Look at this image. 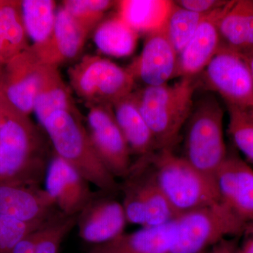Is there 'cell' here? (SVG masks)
I'll use <instances>...</instances> for the list:
<instances>
[{"instance_id": "29", "label": "cell", "mask_w": 253, "mask_h": 253, "mask_svg": "<svg viewBox=\"0 0 253 253\" xmlns=\"http://www.w3.org/2000/svg\"><path fill=\"white\" fill-rule=\"evenodd\" d=\"M226 106L229 135L236 147L253 163V111L231 104Z\"/></svg>"}, {"instance_id": "5", "label": "cell", "mask_w": 253, "mask_h": 253, "mask_svg": "<svg viewBox=\"0 0 253 253\" xmlns=\"http://www.w3.org/2000/svg\"><path fill=\"white\" fill-rule=\"evenodd\" d=\"M224 111L212 95L194 101L186 122L184 156L201 172L214 178L227 156L223 129Z\"/></svg>"}, {"instance_id": "27", "label": "cell", "mask_w": 253, "mask_h": 253, "mask_svg": "<svg viewBox=\"0 0 253 253\" xmlns=\"http://www.w3.org/2000/svg\"><path fill=\"white\" fill-rule=\"evenodd\" d=\"M208 14H199L184 9L177 6L173 1L170 12L163 28L177 54L189 42L199 25Z\"/></svg>"}, {"instance_id": "24", "label": "cell", "mask_w": 253, "mask_h": 253, "mask_svg": "<svg viewBox=\"0 0 253 253\" xmlns=\"http://www.w3.org/2000/svg\"><path fill=\"white\" fill-rule=\"evenodd\" d=\"M59 111L77 112L57 67L47 66L37 93L33 111L42 126L50 115Z\"/></svg>"}, {"instance_id": "16", "label": "cell", "mask_w": 253, "mask_h": 253, "mask_svg": "<svg viewBox=\"0 0 253 253\" xmlns=\"http://www.w3.org/2000/svg\"><path fill=\"white\" fill-rule=\"evenodd\" d=\"M230 1L203 20L191 41L178 54L176 77L197 78L220 49L218 22Z\"/></svg>"}, {"instance_id": "36", "label": "cell", "mask_w": 253, "mask_h": 253, "mask_svg": "<svg viewBox=\"0 0 253 253\" xmlns=\"http://www.w3.org/2000/svg\"><path fill=\"white\" fill-rule=\"evenodd\" d=\"M7 100L5 99L4 96L0 92V128H1V123L4 118L5 110H6Z\"/></svg>"}, {"instance_id": "15", "label": "cell", "mask_w": 253, "mask_h": 253, "mask_svg": "<svg viewBox=\"0 0 253 253\" xmlns=\"http://www.w3.org/2000/svg\"><path fill=\"white\" fill-rule=\"evenodd\" d=\"M177 59V53L163 28L148 35L140 56L128 71L146 86L163 85L176 77Z\"/></svg>"}, {"instance_id": "6", "label": "cell", "mask_w": 253, "mask_h": 253, "mask_svg": "<svg viewBox=\"0 0 253 253\" xmlns=\"http://www.w3.org/2000/svg\"><path fill=\"white\" fill-rule=\"evenodd\" d=\"M169 253H204L222 240L238 237L244 221L220 201L179 214Z\"/></svg>"}, {"instance_id": "22", "label": "cell", "mask_w": 253, "mask_h": 253, "mask_svg": "<svg viewBox=\"0 0 253 253\" xmlns=\"http://www.w3.org/2000/svg\"><path fill=\"white\" fill-rule=\"evenodd\" d=\"M173 1L123 0L116 3L118 15L138 35H149L165 26Z\"/></svg>"}, {"instance_id": "11", "label": "cell", "mask_w": 253, "mask_h": 253, "mask_svg": "<svg viewBox=\"0 0 253 253\" xmlns=\"http://www.w3.org/2000/svg\"><path fill=\"white\" fill-rule=\"evenodd\" d=\"M47 66L30 46L4 65L0 77V92L15 109L28 116L33 111Z\"/></svg>"}, {"instance_id": "9", "label": "cell", "mask_w": 253, "mask_h": 253, "mask_svg": "<svg viewBox=\"0 0 253 253\" xmlns=\"http://www.w3.org/2000/svg\"><path fill=\"white\" fill-rule=\"evenodd\" d=\"M199 76V85L218 93L226 104L253 111V76L244 56L220 49Z\"/></svg>"}, {"instance_id": "19", "label": "cell", "mask_w": 253, "mask_h": 253, "mask_svg": "<svg viewBox=\"0 0 253 253\" xmlns=\"http://www.w3.org/2000/svg\"><path fill=\"white\" fill-rule=\"evenodd\" d=\"M220 49L249 59L253 54V0L231 1L218 22Z\"/></svg>"}, {"instance_id": "2", "label": "cell", "mask_w": 253, "mask_h": 253, "mask_svg": "<svg viewBox=\"0 0 253 253\" xmlns=\"http://www.w3.org/2000/svg\"><path fill=\"white\" fill-rule=\"evenodd\" d=\"M197 78H181L172 85L149 86L135 94L138 107L156 141L157 151L172 150L189 119Z\"/></svg>"}, {"instance_id": "33", "label": "cell", "mask_w": 253, "mask_h": 253, "mask_svg": "<svg viewBox=\"0 0 253 253\" xmlns=\"http://www.w3.org/2000/svg\"><path fill=\"white\" fill-rule=\"evenodd\" d=\"M41 226L21 239L8 253H36Z\"/></svg>"}, {"instance_id": "26", "label": "cell", "mask_w": 253, "mask_h": 253, "mask_svg": "<svg viewBox=\"0 0 253 253\" xmlns=\"http://www.w3.org/2000/svg\"><path fill=\"white\" fill-rule=\"evenodd\" d=\"M23 23L33 44L45 42L54 30L56 11L51 0L21 1Z\"/></svg>"}, {"instance_id": "23", "label": "cell", "mask_w": 253, "mask_h": 253, "mask_svg": "<svg viewBox=\"0 0 253 253\" xmlns=\"http://www.w3.org/2000/svg\"><path fill=\"white\" fill-rule=\"evenodd\" d=\"M21 1H0V63L6 64L30 47Z\"/></svg>"}, {"instance_id": "20", "label": "cell", "mask_w": 253, "mask_h": 253, "mask_svg": "<svg viewBox=\"0 0 253 253\" xmlns=\"http://www.w3.org/2000/svg\"><path fill=\"white\" fill-rule=\"evenodd\" d=\"M174 219L163 225L124 232L109 242L96 245L89 253H169L175 233Z\"/></svg>"}, {"instance_id": "37", "label": "cell", "mask_w": 253, "mask_h": 253, "mask_svg": "<svg viewBox=\"0 0 253 253\" xmlns=\"http://www.w3.org/2000/svg\"><path fill=\"white\" fill-rule=\"evenodd\" d=\"M248 61H249L250 68H251V72H252L253 76V54L248 59Z\"/></svg>"}, {"instance_id": "32", "label": "cell", "mask_w": 253, "mask_h": 253, "mask_svg": "<svg viewBox=\"0 0 253 253\" xmlns=\"http://www.w3.org/2000/svg\"><path fill=\"white\" fill-rule=\"evenodd\" d=\"M177 6L184 9L199 13L201 14H208L214 10L222 7L227 4L229 1L223 0H178L174 1Z\"/></svg>"}, {"instance_id": "31", "label": "cell", "mask_w": 253, "mask_h": 253, "mask_svg": "<svg viewBox=\"0 0 253 253\" xmlns=\"http://www.w3.org/2000/svg\"><path fill=\"white\" fill-rule=\"evenodd\" d=\"M42 224H31L0 215V253H9L15 245Z\"/></svg>"}, {"instance_id": "12", "label": "cell", "mask_w": 253, "mask_h": 253, "mask_svg": "<svg viewBox=\"0 0 253 253\" xmlns=\"http://www.w3.org/2000/svg\"><path fill=\"white\" fill-rule=\"evenodd\" d=\"M219 201L245 223L253 221V168L228 153L214 176Z\"/></svg>"}, {"instance_id": "8", "label": "cell", "mask_w": 253, "mask_h": 253, "mask_svg": "<svg viewBox=\"0 0 253 253\" xmlns=\"http://www.w3.org/2000/svg\"><path fill=\"white\" fill-rule=\"evenodd\" d=\"M76 94L90 106H113L132 93L134 78L128 70L96 56H86L68 70Z\"/></svg>"}, {"instance_id": "1", "label": "cell", "mask_w": 253, "mask_h": 253, "mask_svg": "<svg viewBox=\"0 0 253 253\" xmlns=\"http://www.w3.org/2000/svg\"><path fill=\"white\" fill-rule=\"evenodd\" d=\"M47 168L38 129L7 101L0 128V185L40 186Z\"/></svg>"}, {"instance_id": "30", "label": "cell", "mask_w": 253, "mask_h": 253, "mask_svg": "<svg viewBox=\"0 0 253 253\" xmlns=\"http://www.w3.org/2000/svg\"><path fill=\"white\" fill-rule=\"evenodd\" d=\"M110 0H66L63 7L78 22L91 31L101 21L105 12L116 4Z\"/></svg>"}, {"instance_id": "4", "label": "cell", "mask_w": 253, "mask_h": 253, "mask_svg": "<svg viewBox=\"0 0 253 253\" xmlns=\"http://www.w3.org/2000/svg\"><path fill=\"white\" fill-rule=\"evenodd\" d=\"M158 187L178 215L219 201L215 181L173 150L150 156Z\"/></svg>"}, {"instance_id": "28", "label": "cell", "mask_w": 253, "mask_h": 253, "mask_svg": "<svg viewBox=\"0 0 253 253\" xmlns=\"http://www.w3.org/2000/svg\"><path fill=\"white\" fill-rule=\"evenodd\" d=\"M78 216L67 215L60 211L50 216L40 228L36 253H58L63 240L77 226Z\"/></svg>"}, {"instance_id": "34", "label": "cell", "mask_w": 253, "mask_h": 253, "mask_svg": "<svg viewBox=\"0 0 253 253\" xmlns=\"http://www.w3.org/2000/svg\"><path fill=\"white\" fill-rule=\"evenodd\" d=\"M243 241L235 253H253V221L246 222L241 235Z\"/></svg>"}, {"instance_id": "14", "label": "cell", "mask_w": 253, "mask_h": 253, "mask_svg": "<svg viewBox=\"0 0 253 253\" xmlns=\"http://www.w3.org/2000/svg\"><path fill=\"white\" fill-rule=\"evenodd\" d=\"M101 191L78 214L77 226L81 239L99 245L124 233L126 221L123 205Z\"/></svg>"}, {"instance_id": "13", "label": "cell", "mask_w": 253, "mask_h": 253, "mask_svg": "<svg viewBox=\"0 0 253 253\" xmlns=\"http://www.w3.org/2000/svg\"><path fill=\"white\" fill-rule=\"evenodd\" d=\"M69 163L55 154L48 166L46 191L59 211L69 216L78 215L96 193Z\"/></svg>"}, {"instance_id": "25", "label": "cell", "mask_w": 253, "mask_h": 253, "mask_svg": "<svg viewBox=\"0 0 253 253\" xmlns=\"http://www.w3.org/2000/svg\"><path fill=\"white\" fill-rule=\"evenodd\" d=\"M138 36V33L117 15L99 25L95 31L94 41L101 52L115 57H124L135 49Z\"/></svg>"}, {"instance_id": "10", "label": "cell", "mask_w": 253, "mask_h": 253, "mask_svg": "<svg viewBox=\"0 0 253 253\" xmlns=\"http://www.w3.org/2000/svg\"><path fill=\"white\" fill-rule=\"evenodd\" d=\"M89 138L98 157L115 177L125 178L130 169L129 146L109 105H92L87 116Z\"/></svg>"}, {"instance_id": "17", "label": "cell", "mask_w": 253, "mask_h": 253, "mask_svg": "<svg viewBox=\"0 0 253 253\" xmlns=\"http://www.w3.org/2000/svg\"><path fill=\"white\" fill-rule=\"evenodd\" d=\"M89 32L62 6L56 12L54 30L49 39L31 47L44 64L57 67L81 52Z\"/></svg>"}, {"instance_id": "18", "label": "cell", "mask_w": 253, "mask_h": 253, "mask_svg": "<svg viewBox=\"0 0 253 253\" xmlns=\"http://www.w3.org/2000/svg\"><path fill=\"white\" fill-rule=\"evenodd\" d=\"M56 208L52 198L40 186L0 185V215L42 224L57 211Z\"/></svg>"}, {"instance_id": "7", "label": "cell", "mask_w": 253, "mask_h": 253, "mask_svg": "<svg viewBox=\"0 0 253 253\" xmlns=\"http://www.w3.org/2000/svg\"><path fill=\"white\" fill-rule=\"evenodd\" d=\"M122 186L123 209L126 221L141 227L163 225L177 214L155 179L150 156L131 165Z\"/></svg>"}, {"instance_id": "38", "label": "cell", "mask_w": 253, "mask_h": 253, "mask_svg": "<svg viewBox=\"0 0 253 253\" xmlns=\"http://www.w3.org/2000/svg\"><path fill=\"white\" fill-rule=\"evenodd\" d=\"M3 67H4V65L0 63V77H1V73H2Z\"/></svg>"}, {"instance_id": "35", "label": "cell", "mask_w": 253, "mask_h": 253, "mask_svg": "<svg viewBox=\"0 0 253 253\" xmlns=\"http://www.w3.org/2000/svg\"><path fill=\"white\" fill-rule=\"evenodd\" d=\"M238 245L237 237L228 238L204 253H235Z\"/></svg>"}, {"instance_id": "3", "label": "cell", "mask_w": 253, "mask_h": 253, "mask_svg": "<svg viewBox=\"0 0 253 253\" xmlns=\"http://www.w3.org/2000/svg\"><path fill=\"white\" fill-rule=\"evenodd\" d=\"M42 126L55 154L69 163L86 180L106 194L119 190L116 177L98 157L78 112L56 111L46 118Z\"/></svg>"}, {"instance_id": "21", "label": "cell", "mask_w": 253, "mask_h": 253, "mask_svg": "<svg viewBox=\"0 0 253 253\" xmlns=\"http://www.w3.org/2000/svg\"><path fill=\"white\" fill-rule=\"evenodd\" d=\"M120 129L131 152L140 158L147 157L157 151L154 136L141 116L135 94L128 95L112 106Z\"/></svg>"}]
</instances>
